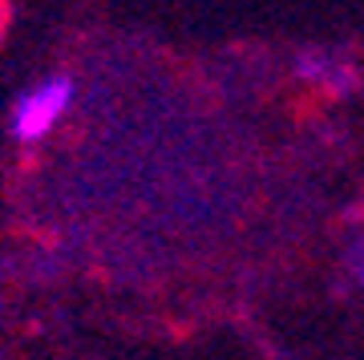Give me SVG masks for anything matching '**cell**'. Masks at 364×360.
<instances>
[{
  "label": "cell",
  "instance_id": "cell-1",
  "mask_svg": "<svg viewBox=\"0 0 364 360\" xmlns=\"http://www.w3.org/2000/svg\"><path fill=\"white\" fill-rule=\"evenodd\" d=\"M69 102V81H49L45 90H37L21 105V114H16V134L21 138H41L45 129L53 126V117L65 110Z\"/></svg>",
  "mask_w": 364,
  "mask_h": 360
}]
</instances>
